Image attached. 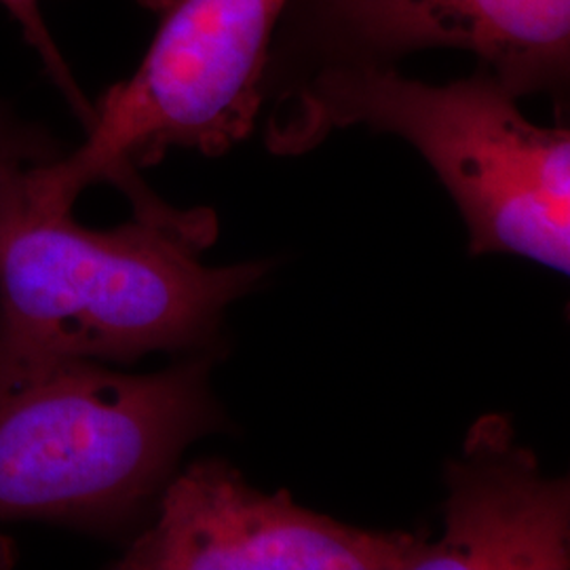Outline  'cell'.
I'll list each match as a JSON object with an SVG mask.
<instances>
[{"label":"cell","instance_id":"8","mask_svg":"<svg viewBox=\"0 0 570 570\" xmlns=\"http://www.w3.org/2000/svg\"><path fill=\"white\" fill-rule=\"evenodd\" d=\"M61 155L60 144L45 127L23 121L0 104V218L28 197L30 174Z\"/></svg>","mask_w":570,"mask_h":570},{"label":"cell","instance_id":"7","mask_svg":"<svg viewBox=\"0 0 570 570\" xmlns=\"http://www.w3.org/2000/svg\"><path fill=\"white\" fill-rule=\"evenodd\" d=\"M444 534L423 541L414 570L569 569L567 480L541 475L510 419L487 414L444 473Z\"/></svg>","mask_w":570,"mask_h":570},{"label":"cell","instance_id":"1","mask_svg":"<svg viewBox=\"0 0 570 570\" xmlns=\"http://www.w3.org/2000/svg\"><path fill=\"white\" fill-rule=\"evenodd\" d=\"M119 188L134 214L108 230L30 199L0 223L2 345L102 364L202 353L228 305L263 279L266 263L205 265L218 237L212 209L171 207L140 174Z\"/></svg>","mask_w":570,"mask_h":570},{"label":"cell","instance_id":"3","mask_svg":"<svg viewBox=\"0 0 570 570\" xmlns=\"http://www.w3.org/2000/svg\"><path fill=\"white\" fill-rule=\"evenodd\" d=\"M353 125L423 155L468 225L473 256L513 254L569 275V129L530 122L489 70L429 85L395 66L326 68L282 91L266 144L301 155Z\"/></svg>","mask_w":570,"mask_h":570},{"label":"cell","instance_id":"9","mask_svg":"<svg viewBox=\"0 0 570 570\" xmlns=\"http://www.w3.org/2000/svg\"><path fill=\"white\" fill-rule=\"evenodd\" d=\"M0 4L20 23L23 39L39 53L47 75L58 85L75 115L87 127L94 117V104L87 102V98L82 96L79 85L70 75L68 63L61 58L60 47L53 41L49 28L45 26L41 0H0Z\"/></svg>","mask_w":570,"mask_h":570},{"label":"cell","instance_id":"5","mask_svg":"<svg viewBox=\"0 0 570 570\" xmlns=\"http://www.w3.org/2000/svg\"><path fill=\"white\" fill-rule=\"evenodd\" d=\"M428 49L473 53L518 98L560 94L570 0H289L268 70L294 61L292 87L326 68L393 66Z\"/></svg>","mask_w":570,"mask_h":570},{"label":"cell","instance_id":"4","mask_svg":"<svg viewBox=\"0 0 570 570\" xmlns=\"http://www.w3.org/2000/svg\"><path fill=\"white\" fill-rule=\"evenodd\" d=\"M289 0H169L142 63L94 104L85 142L30 176L39 209H72L91 184L159 164L171 148L225 155L266 98L271 49Z\"/></svg>","mask_w":570,"mask_h":570},{"label":"cell","instance_id":"6","mask_svg":"<svg viewBox=\"0 0 570 570\" xmlns=\"http://www.w3.org/2000/svg\"><path fill=\"white\" fill-rule=\"evenodd\" d=\"M153 513L115 569L414 570L425 541L346 527L296 505L285 490L252 489L220 459L174 473Z\"/></svg>","mask_w":570,"mask_h":570},{"label":"cell","instance_id":"2","mask_svg":"<svg viewBox=\"0 0 570 570\" xmlns=\"http://www.w3.org/2000/svg\"><path fill=\"white\" fill-rule=\"evenodd\" d=\"M218 421L199 353L127 374L0 343V522L136 534Z\"/></svg>","mask_w":570,"mask_h":570}]
</instances>
